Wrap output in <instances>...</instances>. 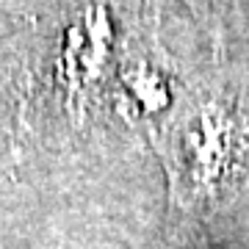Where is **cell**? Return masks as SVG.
I'll list each match as a JSON object with an SVG mask.
<instances>
[{"mask_svg":"<svg viewBox=\"0 0 249 249\" xmlns=\"http://www.w3.org/2000/svg\"><path fill=\"white\" fill-rule=\"evenodd\" d=\"M152 50L130 31L116 0H72L36 55L28 108L53 127H83L108 106L127 119L172 108Z\"/></svg>","mask_w":249,"mask_h":249,"instance_id":"1","label":"cell"},{"mask_svg":"<svg viewBox=\"0 0 249 249\" xmlns=\"http://www.w3.org/2000/svg\"><path fill=\"white\" fill-rule=\"evenodd\" d=\"M150 133L178 208H205L247 183V86L230 80L194 83L175 97L169 114Z\"/></svg>","mask_w":249,"mask_h":249,"instance_id":"2","label":"cell"},{"mask_svg":"<svg viewBox=\"0 0 249 249\" xmlns=\"http://www.w3.org/2000/svg\"><path fill=\"white\" fill-rule=\"evenodd\" d=\"M191 9L199 14L208 31L216 39H224V34L230 31V25L241 22L244 17V3L247 0H188Z\"/></svg>","mask_w":249,"mask_h":249,"instance_id":"3","label":"cell"}]
</instances>
